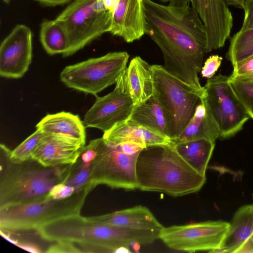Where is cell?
I'll return each instance as SVG.
<instances>
[{"label": "cell", "instance_id": "obj_19", "mask_svg": "<svg viewBox=\"0 0 253 253\" xmlns=\"http://www.w3.org/2000/svg\"><path fill=\"white\" fill-rule=\"evenodd\" d=\"M219 136V127L203 98L182 132L170 142L174 145L193 140L206 139L215 142Z\"/></svg>", "mask_w": 253, "mask_h": 253}, {"label": "cell", "instance_id": "obj_4", "mask_svg": "<svg viewBox=\"0 0 253 253\" xmlns=\"http://www.w3.org/2000/svg\"><path fill=\"white\" fill-rule=\"evenodd\" d=\"M10 151L0 144V153L7 161L0 177V209L46 198L52 188L63 183L69 175L72 164L45 167L32 158L14 163L9 158Z\"/></svg>", "mask_w": 253, "mask_h": 253}, {"label": "cell", "instance_id": "obj_29", "mask_svg": "<svg viewBox=\"0 0 253 253\" xmlns=\"http://www.w3.org/2000/svg\"><path fill=\"white\" fill-rule=\"evenodd\" d=\"M45 134L46 133L37 129L13 150L10 151V160L14 163H21L31 159L33 153Z\"/></svg>", "mask_w": 253, "mask_h": 253}, {"label": "cell", "instance_id": "obj_7", "mask_svg": "<svg viewBox=\"0 0 253 253\" xmlns=\"http://www.w3.org/2000/svg\"><path fill=\"white\" fill-rule=\"evenodd\" d=\"M154 95L168 117L170 140L177 138L191 119L205 93L182 81L167 71L163 66L152 65Z\"/></svg>", "mask_w": 253, "mask_h": 253}, {"label": "cell", "instance_id": "obj_37", "mask_svg": "<svg viewBox=\"0 0 253 253\" xmlns=\"http://www.w3.org/2000/svg\"><path fill=\"white\" fill-rule=\"evenodd\" d=\"M41 4L49 6H53L65 4L72 0H35Z\"/></svg>", "mask_w": 253, "mask_h": 253}, {"label": "cell", "instance_id": "obj_23", "mask_svg": "<svg viewBox=\"0 0 253 253\" xmlns=\"http://www.w3.org/2000/svg\"><path fill=\"white\" fill-rule=\"evenodd\" d=\"M36 127L47 134L65 136L85 144V126L83 121L78 115L69 112L48 114Z\"/></svg>", "mask_w": 253, "mask_h": 253}, {"label": "cell", "instance_id": "obj_35", "mask_svg": "<svg viewBox=\"0 0 253 253\" xmlns=\"http://www.w3.org/2000/svg\"><path fill=\"white\" fill-rule=\"evenodd\" d=\"M118 146L122 152L128 155L139 154L144 148H146L143 145L134 141L124 142Z\"/></svg>", "mask_w": 253, "mask_h": 253}, {"label": "cell", "instance_id": "obj_25", "mask_svg": "<svg viewBox=\"0 0 253 253\" xmlns=\"http://www.w3.org/2000/svg\"><path fill=\"white\" fill-rule=\"evenodd\" d=\"M40 36L42 46L48 54H61L64 56L68 51L66 33L55 19L45 20L41 23Z\"/></svg>", "mask_w": 253, "mask_h": 253}, {"label": "cell", "instance_id": "obj_2", "mask_svg": "<svg viewBox=\"0 0 253 253\" xmlns=\"http://www.w3.org/2000/svg\"><path fill=\"white\" fill-rule=\"evenodd\" d=\"M43 239L79 244L85 252L116 253L121 248L146 245L157 238L155 231L137 230L100 223L80 214L63 218L37 230Z\"/></svg>", "mask_w": 253, "mask_h": 253}, {"label": "cell", "instance_id": "obj_10", "mask_svg": "<svg viewBox=\"0 0 253 253\" xmlns=\"http://www.w3.org/2000/svg\"><path fill=\"white\" fill-rule=\"evenodd\" d=\"M204 99L219 130L221 139L233 136L250 118L235 94L229 77L221 74L208 79Z\"/></svg>", "mask_w": 253, "mask_h": 253}, {"label": "cell", "instance_id": "obj_8", "mask_svg": "<svg viewBox=\"0 0 253 253\" xmlns=\"http://www.w3.org/2000/svg\"><path fill=\"white\" fill-rule=\"evenodd\" d=\"M129 57L126 52L119 51L90 58L65 67L60 79L69 88L95 95L116 84L126 68Z\"/></svg>", "mask_w": 253, "mask_h": 253}, {"label": "cell", "instance_id": "obj_36", "mask_svg": "<svg viewBox=\"0 0 253 253\" xmlns=\"http://www.w3.org/2000/svg\"><path fill=\"white\" fill-rule=\"evenodd\" d=\"M17 246L19 248L31 253H40L42 252L41 249L38 246L32 243L18 242Z\"/></svg>", "mask_w": 253, "mask_h": 253}, {"label": "cell", "instance_id": "obj_6", "mask_svg": "<svg viewBox=\"0 0 253 253\" xmlns=\"http://www.w3.org/2000/svg\"><path fill=\"white\" fill-rule=\"evenodd\" d=\"M113 13L103 0H75L55 20L64 29L72 55L102 34L109 32Z\"/></svg>", "mask_w": 253, "mask_h": 253}, {"label": "cell", "instance_id": "obj_28", "mask_svg": "<svg viewBox=\"0 0 253 253\" xmlns=\"http://www.w3.org/2000/svg\"><path fill=\"white\" fill-rule=\"evenodd\" d=\"M229 82L235 94L253 120V78L229 76Z\"/></svg>", "mask_w": 253, "mask_h": 253}, {"label": "cell", "instance_id": "obj_42", "mask_svg": "<svg viewBox=\"0 0 253 253\" xmlns=\"http://www.w3.org/2000/svg\"><path fill=\"white\" fill-rule=\"evenodd\" d=\"M160 0L161 1H162L163 2H166L169 1L171 0Z\"/></svg>", "mask_w": 253, "mask_h": 253}, {"label": "cell", "instance_id": "obj_20", "mask_svg": "<svg viewBox=\"0 0 253 253\" xmlns=\"http://www.w3.org/2000/svg\"><path fill=\"white\" fill-rule=\"evenodd\" d=\"M253 235V205H244L234 213L220 248L215 253H238Z\"/></svg>", "mask_w": 253, "mask_h": 253}, {"label": "cell", "instance_id": "obj_11", "mask_svg": "<svg viewBox=\"0 0 253 253\" xmlns=\"http://www.w3.org/2000/svg\"><path fill=\"white\" fill-rule=\"evenodd\" d=\"M229 227V222L221 220L164 226L159 239L176 251L215 253L220 248Z\"/></svg>", "mask_w": 253, "mask_h": 253}, {"label": "cell", "instance_id": "obj_27", "mask_svg": "<svg viewBox=\"0 0 253 253\" xmlns=\"http://www.w3.org/2000/svg\"><path fill=\"white\" fill-rule=\"evenodd\" d=\"M92 169V162L85 163L78 158L71 165L69 175L63 184L72 187L75 192L86 190L91 192L89 180Z\"/></svg>", "mask_w": 253, "mask_h": 253}, {"label": "cell", "instance_id": "obj_22", "mask_svg": "<svg viewBox=\"0 0 253 253\" xmlns=\"http://www.w3.org/2000/svg\"><path fill=\"white\" fill-rule=\"evenodd\" d=\"M129 119L170 140L171 132L168 117L154 95L135 106Z\"/></svg>", "mask_w": 253, "mask_h": 253}, {"label": "cell", "instance_id": "obj_12", "mask_svg": "<svg viewBox=\"0 0 253 253\" xmlns=\"http://www.w3.org/2000/svg\"><path fill=\"white\" fill-rule=\"evenodd\" d=\"M126 69L112 91L96 97L84 115L83 122L85 127L97 128L104 132L129 118L135 105L129 90Z\"/></svg>", "mask_w": 253, "mask_h": 253}, {"label": "cell", "instance_id": "obj_26", "mask_svg": "<svg viewBox=\"0 0 253 253\" xmlns=\"http://www.w3.org/2000/svg\"><path fill=\"white\" fill-rule=\"evenodd\" d=\"M253 55V28L239 31L231 39L227 56L232 65Z\"/></svg>", "mask_w": 253, "mask_h": 253}, {"label": "cell", "instance_id": "obj_41", "mask_svg": "<svg viewBox=\"0 0 253 253\" xmlns=\"http://www.w3.org/2000/svg\"><path fill=\"white\" fill-rule=\"evenodd\" d=\"M11 0H3V1H4L6 3H9Z\"/></svg>", "mask_w": 253, "mask_h": 253}, {"label": "cell", "instance_id": "obj_13", "mask_svg": "<svg viewBox=\"0 0 253 253\" xmlns=\"http://www.w3.org/2000/svg\"><path fill=\"white\" fill-rule=\"evenodd\" d=\"M32 59V33L23 24L16 25L0 47V75L9 79L22 77Z\"/></svg>", "mask_w": 253, "mask_h": 253}, {"label": "cell", "instance_id": "obj_40", "mask_svg": "<svg viewBox=\"0 0 253 253\" xmlns=\"http://www.w3.org/2000/svg\"><path fill=\"white\" fill-rule=\"evenodd\" d=\"M106 8L114 13L119 0H103Z\"/></svg>", "mask_w": 253, "mask_h": 253}, {"label": "cell", "instance_id": "obj_30", "mask_svg": "<svg viewBox=\"0 0 253 253\" xmlns=\"http://www.w3.org/2000/svg\"><path fill=\"white\" fill-rule=\"evenodd\" d=\"M233 66V70L230 77L240 78H253V55Z\"/></svg>", "mask_w": 253, "mask_h": 253}, {"label": "cell", "instance_id": "obj_15", "mask_svg": "<svg viewBox=\"0 0 253 253\" xmlns=\"http://www.w3.org/2000/svg\"><path fill=\"white\" fill-rule=\"evenodd\" d=\"M85 144L65 136L46 133L31 158L45 167L73 164Z\"/></svg>", "mask_w": 253, "mask_h": 253}, {"label": "cell", "instance_id": "obj_34", "mask_svg": "<svg viewBox=\"0 0 253 253\" xmlns=\"http://www.w3.org/2000/svg\"><path fill=\"white\" fill-rule=\"evenodd\" d=\"M244 18L240 31L253 28V0H247L244 7Z\"/></svg>", "mask_w": 253, "mask_h": 253}, {"label": "cell", "instance_id": "obj_16", "mask_svg": "<svg viewBox=\"0 0 253 253\" xmlns=\"http://www.w3.org/2000/svg\"><path fill=\"white\" fill-rule=\"evenodd\" d=\"M145 28L143 0H119L109 32L130 43L141 39L145 34Z\"/></svg>", "mask_w": 253, "mask_h": 253}, {"label": "cell", "instance_id": "obj_39", "mask_svg": "<svg viewBox=\"0 0 253 253\" xmlns=\"http://www.w3.org/2000/svg\"><path fill=\"white\" fill-rule=\"evenodd\" d=\"M247 0H224L226 4L244 9Z\"/></svg>", "mask_w": 253, "mask_h": 253}, {"label": "cell", "instance_id": "obj_14", "mask_svg": "<svg viewBox=\"0 0 253 253\" xmlns=\"http://www.w3.org/2000/svg\"><path fill=\"white\" fill-rule=\"evenodd\" d=\"M206 33V53L223 46L229 38L233 19L224 0H190Z\"/></svg>", "mask_w": 253, "mask_h": 253}, {"label": "cell", "instance_id": "obj_21", "mask_svg": "<svg viewBox=\"0 0 253 253\" xmlns=\"http://www.w3.org/2000/svg\"><path fill=\"white\" fill-rule=\"evenodd\" d=\"M126 70L129 90L135 106L154 95L152 65L140 56H135Z\"/></svg>", "mask_w": 253, "mask_h": 253}, {"label": "cell", "instance_id": "obj_33", "mask_svg": "<svg viewBox=\"0 0 253 253\" xmlns=\"http://www.w3.org/2000/svg\"><path fill=\"white\" fill-rule=\"evenodd\" d=\"M51 246L45 251L46 253H82L81 250L75 246V243L60 241Z\"/></svg>", "mask_w": 253, "mask_h": 253}, {"label": "cell", "instance_id": "obj_5", "mask_svg": "<svg viewBox=\"0 0 253 253\" xmlns=\"http://www.w3.org/2000/svg\"><path fill=\"white\" fill-rule=\"evenodd\" d=\"M86 190L70 197L56 199L48 196L42 200L0 209V228L3 230H37L41 227L68 216L80 214Z\"/></svg>", "mask_w": 253, "mask_h": 253}, {"label": "cell", "instance_id": "obj_24", "mask_svg": "<svg viewBox=\"0 0 253 253\" xmlns=\"http://www.w3.org/2000/svg\"><path fill=\"white\" fill-rule=\"evenodd\" d=\"M173 145L188 164L198 172L206 176V169L215 146L214 142L201 139Z\"/></svg>", "mask_w": 253, "mask_h": 253}, {"label": "cell", "instance_id": "obj_9", "mask_svg": "<svg viewBox=\"0 0 253 253\" xmlns=\"http://www.w3.org/2000/svg\"><path fill=\"white\" fill-rule=\"evenodd\" d=\"M94 140L97 154L92 161L90 188L92 190L103 184L113 189H138L136 163L139 153L126 154L118 145L108 143L102 137Z\"/></svg>", "mask_w": 253, "mask_h": 253}, {"label": "cell", "instance_id": "obj_17", "mask_svg": "<svg viewBox=\"0 0 253 253\" xmlns=\"http://www.w3.org/2000/svg\"><path fill=\"white\" fill-rule=\"evenodd\" d=\"M88 218L100 223L137 230L160 232L164 227L148 208L141 205Z\"/></svg>", "mask_w": 253, "mask_h": 253}, {"label": "cell", "instance_id": "obj_18", "mask_svg": "<svg viewBox=\"0 0 253 253\" xmlns=\"http://www.w3.org/2000/svg\"><path fill=\"white\" fill-rule=\"evenodd\" d=\"M102 137L113 145H118L126 141H134L145 147L171 143L169 138L129 119L104 132Z\"/></svg>", "mask_w": 253, "mask_h": 253}, {"label": "cell", "instance_id": "obj_38", "mask_svg": "<svg viewBox=\"0 0 253 253\" xmlns=\"http://www.w3.org/2000/svg\"><path fill=\"white\" fill-rule=\"evenodd\" d=\"M253 253V235L243 245L238 253Z\"/></svg>", "mask_w": 253, "mask_h": 253}, {"label": "cell", "instance_id": "obj_32", "mask_svg": "<svg viewBox=\"0 0 253 253\" xmlns=\"http://www.w3.org/2000/svg\"><path fill=\"white\" fill-rule=\"evenodd\" d=\"M75 192L73 187L63 183H59L52 188L48 196L56 199H64L71 196Z\"/></svg>", "mask_w": 253, "mask_h": 253}, {"label": "cell", "instance_id": "obj_3", "mask_svg": "<svg viewBox=\"0 0 253 253\" xmlns=\"http://www.w3.org/2000/svg\"><path fill=\"white\" fill-rule=\"evenodd\" d=\"M136 175L138 189L173 197L197 192L206 181L171 143L144 148L137 158Z\"/></svg>", "mask_w": 253, "mask_h": 253}, {"label": "cell", "instance_id": "obj_31", "mask_svg": "<svg viewBox=\"0 0 253 253\" xmlns=\"http://www.w3.org/2000/svg\"><path fill=\"white\" fill-rule=\"evenodd\" d=\"M222 58L217 55L210 56L202 68L203 77L210 79L212 77L221 65Z\"/></svg>", "mask_w": 253, "mask_h": 253}, {"label": "cell", "instance_id": "obj_1", "mask_svg": "<svg viewBox=\"0 0 253 253\" xmlns=\"http://www.w3.org/2000/svg\"><path fill=\"white\" fill-rule=\"evenodd\" d=\"M168 5L143 0L145 34L161 49L165 70L201 92L198 74L206 53L207 36L190 0H171Z\"/></svg>", "mask_w": 253, "mask_h": 253}]
</instances>
